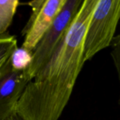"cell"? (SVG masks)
I'll use <instances>...</instances> for the list:
<instances>
[{"mask_svg": "<svg viewBox=\"0 0 120 120\" xmlns=\"http://www.w3.org/2000/svg\"><path fill=\"white\" fill-rule=\"evenodd\" d=\"M98 0H84L63 39L18 101L22 120H58L83 65L84 35Z\"/></svg>", "mask_w": 120, "mask_h": 120, "instance_id": "6da1fadb", "label": "cell"}, {"mask_svg": "<svg viewBox=\"0 0 120 120\" xmlns=\"http://www.w3.org/2000/svg\"><path fill=\"white\" fill-rule=\"evenodd\" d=\"M120 18V0H98L84 35V63L110 46Z\"/></svg>", "mask_w": 120, "mask_h": 120, "instance_id": "7a4b0ae2", "label": "cell"}, {"mask_svg": "<svg viewBox=\"0 0 120 120\" xmlns=\"http://www.w3.org/2000/svg\"><path fill=\"white\" fill-rule=\"evenodd\" d=\"M82 2V0H66L62 10L32 51L31 63L24 71L25 76L29 82L34 79L46 64L63 39Z\"/></svg>", "mask_w": 120, "mask_h": 120, "instance_id": "3957f363", "label": "cell"}, {"mask_svg": "<svg viewBox=\"0 0 120 120\" xmlns=\"http://www.w3.org/2000/svg\"><path fill=\"white\" fill-rule=\"evenodd\" d=\"M66 0H36L27 3L32 9L30 20L22 31V47L33 51L41 38L62 10Z\"/></svg>", "mask_w": 120, "mask_h": 120, "instance_id": "277c9868", "label": "cell"}, {"mask_svg": "<svg viewBox=\"0 0 120 120\" xmlns=\"http://www.w3.org/2000/svg\"><path fill=\"white\" fill-rule=\"evenodd\" d=\"M24 71L15 70L10 57L0 68V120H11L28 84Z\"/></svg>", "mask_w": 120, "mask_h": 120, "instance_id": "5b68a950", "label": "cell"}, {"mask_svg": "<svg viewBox=\"0 0 120 120\" xmlns=\"http://www.w3.org/2000/svg\"><path fill=\"white\" fill-rule=\"evenodd\" d=\"M19 4L18 0L0 1V36L7 32Z\"/></svg>", "mask_w": 120, "mask_h": 120, "instance_id": "8992f818", "label": "cell"}, {"mask_svg": "<svg viewBox=\"0 0 120 120\" xmlns=\"http://www.w3.org/2000/svg\"><path fill=\"white\" fill-rule=\"evenodd\" d=\"M32 58V51L23 47L16 48L10 56L12 68L17 71H25L30 65Z\"/></svg>", "mask_w": 120, "mask_h": 120, "instance_id": "52a82bcc", "label": "cell"}, {"mask_svg": "<svg viewBox=\"0 0 120 120\" xmlns=\"http://www.w3.org/2000/svg\"><path fill=\"white\" fill-rule=\"evenodd\" d=\"M18 48L15 36L6 32L0 36V68Z\"/></svg>", "mask_w": 120, "mask_h": 120, "instance_id": "ba28073f", "label": "cell"}, {"mask_svg": "<svg viewBox=\"0 0 120 120\" xmlns=\"http://www.w3.org/2000/svg\"><path fill=\"white\" fill-rule=\"evenodd\" d=\"M112 43H113V51L112 52V56L117 68V71L120 75V35L115 37Z\"/></svg>", "mask_w": 120, "mask_h": 120, "instance_id": "9c48e42d", "label": "cell"}, {"mask_svg": "<svg viewBox=\"0 0 120 120\" xmlns=\"http://www.w3.org/2000/svg\"><path fill=\"white\" fill-rule=\"evenodd\" d=\"M11 120H22L17 114H15L13 117V118L11 119Z\"/></svg>", "mask_w": 120, "mask_h": 120, "instance_id": "30bf717a", "label": "cell"}]
</instances>
